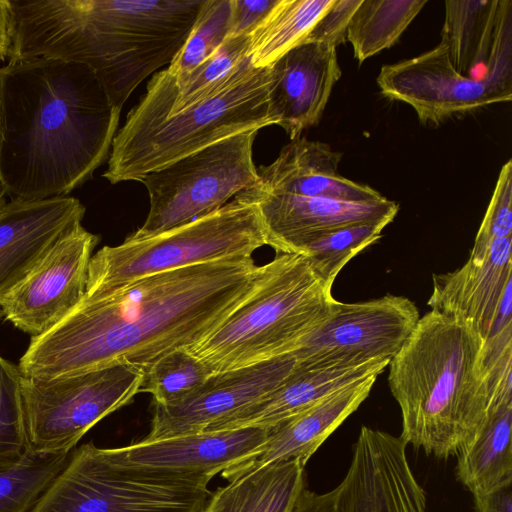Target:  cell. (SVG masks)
Returning <instances> with one entry per match:
<instances>
[{
	"instance_id": "6da1fadb",
	"label": "cell",
	"mask_w": 512,
	"mask_h": 512,
	"mask_svg": "<svg viewBox=\"0 0 512 512\" xmlns=\"http://www.w3.org/2000/svg\"><path fill=\"white\" fill-rule=\"evenodd\" d=\"M266 274L267 264L236 256L151 274L108 291H85L58 324L31 338L18 368L38 379L114 363L145 372L214 330Z\"/></svg>"
},
{
	"instance_id": "7a4b0ae2",
	"label": "cell",
	"mask_w": 512,
	"mask_h": 512,
	"mask_svg": "<svg viewBox=\"0 0 512 512\" xmlns=\"http://www.w3.org/2000/svg\"><path fill=\"white\" fill-rule=\"evenodd\" d=\"M121 109L84 64L0 67V183L11 200L68 196L108 160Z\"/></svg>"
},
{
	"instance_id": "3957f363",
	"label": "cell",
	"mask_w": 512,
	"mask_h": 512,
	"mask_svg": "<svg viewBox=\"0 0 512 512\" xmlns=\"http://www.w3.org/2000/svg\"><path fill=\"white\" fill-rule=\"evenodd\" d=\"M204 1H33L21 22L22 50L88 66L122 109L144 79L172 62Z\"/></svg>"
},
{
	"instance_id": "277c9868",
	"label": "cell",
	"mask_w": 512,
	"mask_h": 512,
	"mask_svg": "<svg viewBox=\"0 0 512 512\" xmlns=\"http://www.w3.org/2000/svg\"><path fill=\"white\" fill-rule=\"evenodd\" d=\"M485 338L468 321L430 310L390 361L388 384L402 418L400 437L448 459L492 413Z\"/></svg>"
},
{
	"instance_id": "5b68a950",
	"label": "cell",
	"mask_w": 512,
	"mask_h": 512,
	"mask_svg": "<svg viewBox=\"0 0 512 512\" xmlns=\"http://www.w3.org/2000/svg\"><path fill=\"white\" fill-rule=\"evenodd\" d=\"M339 301L299 254L267 263L256 290L221 324L186 350L210 374L289 355L337 308Z\"/></svg>"
},
{
	"instance_id": "8992f818",
	"label": "cell",
	"mask_w": 512,
	"mask_h": 512,
	"mask_svg": "<svg viewBox=\"0 0 512 512\" xmlns=\"http://www.w3.org/2000/svg\"><path fill=\"white\" fill-rule=\"evenodd\" d=\"M271 67L252 68L215 95L175 114L138 103L112 142L110 183L140 181L146 174L227 137L276 124L270 112Z\"/></svg>"
},
{
	"instance_id": "52a82bcc",
	"label": "cell",
	"mask_w": 512,
	"mask_h": 512,
	"mask_svg": "<svg viewBox=\"0 0 512 512\" xmlns=\"http://www.w3.org/2000/svg\"><path fill=\"white\" fill-rule=\"evenodd\" d=\"M264 245L256 204L238 194L220 209L182 226L104 246L91 257L85 291H108L151 274L252 256Z\"/></svg>"
},
{
	"instance_id": "ba28073f",
	"label": "cell",
	"mask_w": 512,
	"mask_h": 512,
	"mask_svg": "<svg viewBox=\"0 0 512 512\" xmlns=\"http://www.w3.org/2000/svg\"><path fill=\"white\" fill-rule=\"evenodd\" d=\"M210 480L120 467L88 442L70 453L29 512H200Z\"/></svg>"
},
{
	"instance_id": "9c48e42d",
	"label": "cell",
	"mask_w": 512,
	"mask_h": 512,
	"mask_svg": "<svg viewBox=\"0 0 512 512\" xmlns=\"http://www.w3.org/2000/svg\"><path fill=\"white\" fill-rule=\"evenodd\" d=\"M259 130L227 137L143 176L150 209L128 239L151 237L208 215L254 187L253 143Z\"/></svg>"
},
{
	"instance_id": "30bf717a",
	"label": "cell",
	"mask_w": 512,
	"mask_h": 512,
	"mask_svg": "<svg viewBox=\"0 0 512 512\" xmlns=\"http://www.w3.org/2000/svg\"><path fill=\"white\" fill-rule=\"evenodd\" d=\"M144 371L127 363L59 377L22 375L28 449L37 454L70 453L100 420L140 392Z\"/></svg>"
},
{
	"instance_id": "8fae6325",
	"label": "cell",
	"mask_w": 512,
	"mask_h": 512,
	"mask_svg": "<svg viewBox=\"0 0 512 512\" xmlns=\"http://www.w3.org/2000/svg\"><path fill=\"white\" fill-rule=\"evenodd\" d=\"M426 506L404 440L362 426L341 482L324 493L304 488L291 512H426Z\"/></svg>"
},
{
	"instance_id": "7c38bea8",
	"label": "cell",
	"mask_w": 512,
	"mask_h": 512,
	"mask_svg": "<svg viewBox=\"0 0 512 512\" xmlns=\"http://www.w3.org/2000/svg\"><path fill=\"white\" fill-rule=\"evenodd\" d=\"M420 319L414 302L386 294L336 310L291 355L300 369L351 367L390 362Z\"/></svg>"
},
{
	"instance_id": "4fadbf2b",
	"label": "cell",
	"mask_w": 512,
	"mask_h": 512,
	"mask_svg": "<svg viewBox=\"0 0 512 512\" xmlns=\"http://www.w3.org/2000/svg\"><path fill=\"white\" fill-rule=\"evenodd\" d=\"M99 240L81 223L67 230L27 275L0 297V320L31 338L52 329L82 299Z\"/></svg>"
},
{
	"instance_id": "5bb4252c",
	"label": "cell",
	"mask_w": 512,
	"mask_h": 512,
	"mask_svg": "<svg viewBox=\"0 0 512 512\" xmlns=\"http://www.w3.org/2000/svg\"><path fill=\"white\" fill-rule=\"evenodd\" d=\"M376 81L385 97L413 107L422 124L439 125L512 98V93L486 80L457 72L441 42L414 58L382 66Z\"/></svg>"
},
{
	"instance_id": "9a60e30c",
	"label": "cell",
	"mask_w": 512,
	"mask_h": 512,
	"mask_svg": "<svg viewBox=\"0 0 512 512\" xmlns=\"http://www.w3.org/2000/svg\"><path fill=\"white\" fill-rule=\"evenodd\" d=\"M296 365L291 355L213 373L192 393L167 405L153 404L149 433L157 440L196 433L232 417L278 388Z\"/></svg>"
},
{
	"instance_id": "2e32d148",
	"label": "cell",
	"mask_w": 512,
	"mask_h": 512,
	"mask_svg": "<svg viewBox=\"0 0 512 512\" xmlns=\"http://www.w3.org/2000/svg\"><path fill=\"white\" fill-rule=\"evenodd\" d=\"M269 430L246 427L201 431L126 446L103 448L114 464L146 473L213 478L251 458L265 444Z\"/></svg>"
},
{
	"instance_id": "e0dca14e",
	"label": "cell",
	"mask_w": 512,
	"mask_h": 512,
	"mask_svg": "<svg viewBox=\"0 0 512 512\" xmlns=\"http://www.w3.org/2000/svg\"><path fill=\"white\" fill-rule=\"evenodd\" d=\"M254 202L266 245L284 254H300L315 238L350 225L390 224L399 205L386 197L372 202H347L323 197L263 192L255 187L239 193Z\"/></svg>"
},
{
	"instance_id": "ac0fdd59",
	"label": "cell",
	"mask_w": 512,
	"mask_h": 512,
	"mask_svg": "<svg viewBox=\"0 0 512 512\" xmlns=\"http://www.w3.org/2000/svg\"><path fill=\"white\" fill-rule=\"evenodd\" d=\"M270 112L291 140L317 124L342 75L336 48L304 42L272 66Z\"/></svg>"
},
{
	"instance_id": "d6986e66",
	"label": "cell",
	"mask_w": 512,
	"mask_h": 512,
	"mask_svg": "<svg viewBox=\"0 0 512 512\" xmlns=\"http://www.w3.org/2000/svg\"><path fill=\"white\" fill-rule=\"evenodd\" d=\"M85 207L73 196L11 200L0 211V297L20 282L50 247L82 222Z\"/></svg>"
},
{
	"instance_id": "ffe728a7",
	"label": "cell",
	"mask_w": 512,
	"mask_h": 512,
	"mask_svg": "<svg viewBox=\"0 0 512 512\" xmlns=\"http://www.w3.org/2000/svg\"><path fill=\"white\" fill-rule=\"evenodd\" d=\"M511 239H494L483 257L468 258L452 272L434 274L427 302L431 310L470 322L487 339L512 283Z\"/></svg>"
},
{
	"instance_id": "44dd1931",
	"label": "cell",
	"mask_w": 512,
	"mask_h": 512,
	"mask_svg": "<svg viewBox=\"0 0 512 512\" xmlns=\"http://www.w3.org/2000/svg\"><path fill=\"white\" fill-rule=\"evenodd\" d=\"M377 378L371 376L344 387L274 426L258 453L227 468L221 472L222 477L229 481L293 459L306 465L324 441L366 400Z\"/></svg>"
},
{
	"instance_id": "7402d4cb",
	"label": "cell",
	"mask_w": 512,
	"mask_h": 512,
	"mask_svg": "<svg viewBox=\"0 0 512 512\" xmlns=\"http://www.w3.org/2000/svg\"><path fill=\"white\" fill-rule=\"evenodd\" d=\"M341 158L342 153L332 150L327 143L298 137L284 146L271 164L257 168L259 181L254 187L269 193L347 202H372L385 198L372 187L339 174Z\"/></svg>"
},
{
	"instance_id": "603a6c76",
	"label": "cell",
	"mask_w": 512,
	"mask_h": 512,
	"mask_svg": "<svg viewBox=\"0 0 512 512\" xmlns=\"http://www.w3.org/2000/svg\"><path fill=\"white\" fill-rule=\"evenodd\" d=\"M390 362L351 367L295 368L271 393L232 417L205 431L246 427L271 429L309 408L324 397L371 376H379Z\"/></svg>"
},
{
	"instance_id": "cb8c5ba5",
	"label": "cell",
	"mask_w": 512,
	"mask_h": 512,
	"mask_svg": "<svg viewBox=\"0 0 512 512\" xmlns=\"http://www.w3.org/2000/svg\"><path fill=\"white\" fill-rule=\"evenodd\" d=\"M298 459L240 475L212 492L200 512H291L305 488Z\"/></svg>"
},
{
	"instance_id": "d4e9b609",
	"label": "cell",
	"mask_w": 512,
	"mask_h": 512,
	"mask_svg": "<svg viewBox=\"0 0 512 512\" xmlns=\"http://www.w3.org/2000/svg\"><path fill=\"white\" fill-rule=\"evenodd\" d=\"M510 7H512L511 0H448L445 2L441 43L447 47L457 72L470 77L471 71L480 66L483 68L482 78L486 80L487 64L498 29L504 14Z\"/></svg>"
},
{
	"instance_id": "484cf974",
	"label": "cell",
	"mask_w": 512,
	"mask_h": 512,
	"mask_svg": "<svg viewBox=\"0 0 512 512\" xmlns=\"http://www.w3.org/2000/svg\"><path fill=\"white\" fill-rule=\"evenodd\" d=\"M512 406L493 414L455 456L457 480L472 495L512 484Z\"/></svg>"
},
{
	"instance_id": "4316f807",
	"label": "cell",
	"mask_w": 512,
	"mask_h": 512,
	"mask_svg": "<svg viewBox=\"0 0 512 512\" xmlns=\"http://www.w3.org/2000/svg\"><path fill=\"white\" fill-rule=\"evenodd\" d=\"M334 0H277L250 35L249 53L255 68L271 67L287 52L304 43Z\"/></svg>"
},
{
	"instance_id": "83f0119b",
	"label": "cell",
	"mask_w": 512,
	"mask_h": 512,
	"mask_svg": "<svg viewBox=\"0 0 512 512\" xmlns=\"http://www.w3.org/2000/svg\"><path fill=\"white\" fill-rule=\"evenodd\" d=\"M426 0H362L347 28L359 64L393 46Z\"/></svg>"
},
{
	"instance_id": "f1b7e54d",
	"label": "cell",
	"mask_w": 512,
	"mask_h": 512,
	"mask_svg": "<svg viewBox=\"0 0 512 512\" xmlns=\"http://www.w3.org/2000/svg\"><path fill=\"white\" fill-rule=\"evenodd\" d=\"M70 453L37 454L28 450L17 461L0 463V512H29L65 466Z\"/></svg>"
},
{
	"instance_id": "f546056e",
	"label": "cell",
	"mask_w": 512,
	"mask_h": 512,
	"mask_svg": "<svg viewBox=\"0 0 512 512\" xmlns=\"http://www.w3.org/2000/svg\"><path fill=\"white\" fill-rule=\"evenodd\" d=\"M387 225L386 222L364 223L327 232L308 243L299 255L307 258L316 274L332 287L342 268L377 242Z\"/></svg>"
},
{
	"instance_id": "4dcf8cb0",
	"label": "cell",
	"mask_w": 512,
	"mask_h": 512,
	"mask_svg": "<svg viewBox=\"0 0 512 512\" xmlns=\"http://www.w3.org/2000/svg\"><path fill=\"white\" fill-rule=\"evenodd\" d=\"M231 0H205L184 44L166 68L179 77L189 73L229 38Z\"/></svg>"
},
{
	"instance_id": "1f68e13d",
	"label": "cell",
	"mask_w": 512,
	"mask_h": 512,
	"mask_svg": "<svg viewBox=\"0 0 512 512\" xmlns=\"http://www.w3.org/2000/svg\"><path fill=\"white\" fill-rule=\"evenodd\" d=\"M209 375L207 368L186 349H178L144 372L140 392L150 393L153 404L167 405L192 393Z\"/></svg>"
},
{
	"instance_id": "d6a6232c",
	"label": "cell",
	"mask_w": 512,
	"mask_h": 512,
	"mask_svg": "<svg viewBox=\"0 0 512 512\" xmlns=\"http://www.w3.org/2000/svg\"><path fill=\"white\" fill-rule=\"evenodd\" d=\"M21 378L18 366L0 355V463L17 461L29 450Z\"/></svg>"
},
{
	"instance_id": "836d02e7",
	"label": "cell",
	"mask_w": 512,
	"mask_h": 512,
	"mask_svg": "<svg viewBox=\"0 0 512 512\" xmlns=\"http://www.w3.org/2000/svg\"><path fill=\"white\" fill-rule=\"evenodd\" d=\"M512 237V161L501 168L469 258L483 257L494 239Z\"/></svg>"
},
{
	"instance_id": "e575fe53",
	"label": "cell",
	"mask_w": 512,
	"mask_h": 512,
	"mask_svg": "<svg viewBox=\"0 0 512 512\" xmlns=\"http://www.w3.org/2000/svg\"><path fill=\"white\" fill-rule=\"evenodd\" d=\"M362 0H334L320 17L304 42L337 48L347 40L348 24Z\"/></svg>"
},
{
	"instance_id": "d590c367",
	"label": "cell",
	"mask_w": 512,
	"mask_h": 512,
	"mask_svg": "<svg viewBox=\"0 0 512 512\" xmlns=\"http://www.w3.org/2000/svg\"><path fill=\"white\" fill-rule=\"evenodd\" d=\"M277 0H231L229 37L250 35L264 20Z\"/></svg>"
},
{
	"instance_id": "8d00e7d4",
	"label": "cell",
	"mask_w": 512,
	"mask_h": 512,
	"mask_svg": "<svg viewBox=\"0 0 512 512\" xmlns=\"http://www.w3.org/2000/svg\"><path fill=\"white\" fill-rule=\"evenodd\" d=\"M475 512H512V484L473 494Z\"/></svg>"
},
{
	"instance_id": "74e56055",
	"label": "cell",
	"mask_w": 512,
	"mask_h": 512,
	"mask_svg": "<svg viewBox=\"0 0 512 512\" xmlns=\"http://www.w3.org/2000/svg\"><path fill=\"white\" fill-rule=\"evenodd\" d=\"M11 46V19L9 0H0V61L9 56Z\"/></svg>"
},
{
	"instance_id": "f35d334b",
	"label": "cell",
	"mask_w": 512,
	"mask_h": 512,
	"mask_svg": "<svg viewBox=\"0 0 512 512\" xmlns=\"http://www.w3.org/2000/svg\"><path fill=\"white\" fill-rule=\"evenodd\" d=\"M7 204V200H6V194L2 188V185L0 183V211L5 207V205Z\"/></svg>"
}]
</instances>
